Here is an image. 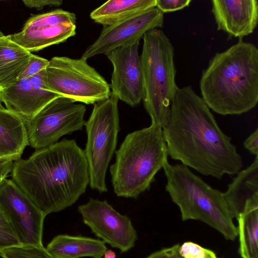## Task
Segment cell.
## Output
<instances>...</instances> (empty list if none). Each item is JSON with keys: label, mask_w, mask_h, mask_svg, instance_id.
Segmentation results:
<instances>
[{"label": "cell", "mask_w": 258, "mask_h": 258, "mask_svg": "<svg viewBox=\"0 0 258 258\" xmlns=\"http://www.w3.org/2000/svg\"><path fill=\"white\" fill-rule=\"evenodd\" d=\"M84 223L103 241L124 252L135 245L137 232L130 219L120 214L107 201L90 198L80 205Z\"/></svg>", "instance_id": "7c38bea8"}, {"label": "cell", "mask_w": 258, "mask_h": 258, "mask_svg": "<svg viewBox=\"0 0 258 258\" xmlns=\"http://www.w3.org/2000/svg\"><path fill=\"white\" fill-rule=\"evenodd\" d=\"M163 129L151 124L128 134L115 152L109 169L114 193L136 198L148 189L157 173L168 162Z\"/></svg>", "instance_id": "277c9868"}, {"label": "cell", "mask_w": 258, "mask_h": 258, "mask_svg": "<svg viewBox=\"0 0 258 258\" xmlns=\"http://www.w3.org/2000/svg\"><path fill=\"white\" fill-rule=\"evenodd\" d=\"M14 161L11 159L0 166V183L11 173Z\"/></svg>", "instance_id": "4dcf8cb0"}, {"label": "cell", "mask_w": 258, "mask_h": 258, "mask_svg": "<svg viewBox=\"0 0 258 258\" xmlns=\"http://www.w3.org/2000/svg\"><path fill=\"white\" fill-rule=\"evenodd\" d=\"M3 107V105H2V102H1V100H0V108Z\"/></svg>", "instance_id": "e575fe53"}, {"label": "cell", "mask_w": 258, "mask_h": 258, "mask_svg": "<svg viewBox=\"0 0 258 258\" xmlns=\"http://www.w3.org/2000/svg\"><path fill=\"white\" fill-rule=\"evenodd\" d=\"M155 7L156 0H110L93 10L90 16L95 22L107 26Z\"/></svg>", "instance_id": "44dd1931"}, {"label": "cell", "mask_w": 258, "mask_h": 258, "mask_svg": "<svg viewBox=\"0 0 258 258\" xmlns=\"http://www.w3.org/2000/svg\"><path fill=\"white\" fill-rule=\"evenodd\" d=\"M61 97L49 90L45 83V69L29 78L18 80L0 90V100L7 109L25 121L32 118L54 99Z\"/></svg>", "instance_id": "9a60e30c"}, {"label": "cell", "mask_w": 258, "mask_h": 258, "mask_svg": "<svg viewBox=\"0 0 258 258\" xmlns=\"http://www.w3.org/2000/svg\"><path fill=\"white\" fill-rule=\"evenodd\" d=\"M140 55L142 64L145 108L151 124L162 129L167 124L171 106L178 87L175 82L174 47L160 29L144 35Z\"/></svg>", "instance_id": "8992f818"}, {"label": "cell", "mask_w": 258, "mask_h": 258, "mask_svg": "<svg viewBox=\"0 0 258 258\" xmlns=\"http://www.w3.org/2000/svg\"><path fill=\"white\" fill-rule=\"evenodd\" d=\"M31 54L8 36L0 39V90L17 81Z\"/></svg>", "instance_id": "ffe728a7"}, {"label": "cell", "mask_w": 258, "mask_h": 258, "mask_svg": "<svg viewBox=\"0 0 258 258\" xmlns=\"http://www.w3.org/2000/svg\"><path fill=\"white\" fill-rule=\"evenodd\" d=\"M202 98L209 108L223 115H239L258 102V49L239 40L216 53L203 70Z\"/></svg>", "instance_id": "3957f363"}, {"label": "cell", "mask_w": 258, "mask_h": 258, "mask_svg": "<svg viewBox=\"0 0 258 258\" xmlns=\"http://www.w3.org/2000/svg\"><path fill=\"white\" fill-rule=\"evenodd\" d=\"M163 133L168 155L204 175L220 179L237 174L243 166L231 138L191 86L178 88Z\"/></svg>", "instance_id": "6da1fadb"}, {"label": "cell", "mask_w": 258, "mask_h": 258, "mask_svg": "<svg viewBox=\"0 0 258 258\" xmlns=\"http://www.w3.org/2000/svg\"><path fill=\"white\" fill-rule=\"evenodd\" d=\"M5 36V35H4V34L1 31H0V39Z\"/></svg>", "instance_id": "836d02e7"}, {"label": "cell", "mask_w": 258, "mask_h": 258, "mask_svg": "<svg viewBox=\"0 0 258 258\" xmlns=\"http://www.w3.org/2000/svg\"><path fill=\"white\" fill-rule=\"evenodd\" d=\"M244 146L250 153L257 156L258 155V128L251 134L245 140Z\"/></svg>", "instance_id": "f546056e"}, {"label": "cell", "mask_w": 258, "mask_h": 258, "mask_svg": "<svg viewBox=\"0 0 258 258\" xmlns=\"http://www.w3.org/2000/svg\"><path fill=\"white\" fill-rule=\"evenodd\" d=\"M45 83L51 91L75 102L94 104L111 95L110 85L82 57H52L45 69Z\"/></svg>", "instance_id": "ba28073f"}, {"label": "cell", "mask_w": 258, "mask_h": 258, "mask_svg": "<svg viewBox=\"0 0 258 258\" xmlns=\"http://www.w3.org/2000/svg\"><path fill=\"white\" fill-rule=\"evenodd\" d=\"M86 110L84 105L70 99H54L25 121L29 145L36 150L44 148L58 142L63 136L81 130Z\"/></svg>", "instance_id": "9c48e42d"}, {"label": "cell", "mask_w": 258, "mask_h": 258, "mask_svg": "<svg viewBox=\"0 0 258 258\" xmlns=\"http://www.w3.org/2000/svg\"><path fill=\"white\" fill-rule=\"evenodd\" d=\"M48 63V60L32 53L28 63L19 76L18 80L29 78L38 74L46 68Z\"/></svg>", "instance_id": "484cf974"}, {"label": "cell", "mask_w": 258, "mask_h": 258, "mask_svg": "<svg viewBox=\"0 0 258 258\" xmlns=\"http://www.w3.org/2000/svg\"><path fill=\"white\" fill-rule=\"evenodd\" d=\"M166 191L179 208L182 221L197 220L211 226L227 240H234L238 229L223 192L212 187L183 164L163 167Z\"/></svg>", "instance_id": "5b68a950"}, {"label": "cell", "mask_w": 258, "mask_h": 258, "mask_svg": "<svg viewBox=\"0 0 258 258\" xmlns=\"http://www.w3.org/2000/svg\"><path fill=\"white\" fill-rule=\"evenodd\" d=\"M12 179L45 215L73 205L89 184L84 151L64 139L14 162Z\"/></svg>", "instance_id": "7a4b0ae2"}, {"label": "cell", "mask_w": 258, "mask_h": 258, "mask_svg": "<svg viewBox=\"0 0 258 258\" xmlns=\"http://www.w3.org/2000/svg\"><path fill=\"white\" fill-rule=\"evenodd\" d=\"M46 249L53 258H101L107 250L102 240L63 234L54 237Z\"/></svg>", "instance_id": "d6986e66"}, {"label": "cell", "mask_w": 258, "mask_h": 258, "mask_svg": "<svg viewBox=\"0 0 258 258\" xmlns=\"http://www.w3.org/2000/svg\"><path fill=\"white\" fill-rule=\"evenodd\" d=\"M0 208L21 244L43 245L46 216L12 179L5 178L0 183Z\"/></svg>", "instance_id": "30bf717a"}, {"label": "cell", "mask_w": 258, "mask_h": 258, "mask_svg": "<svg viewBox=\"0 0 258 258\" xmlns=\"http://www.w3.org/2000/svg\"><path fill=\"white\" fill-rule=\"evenodd\" d=\"M22 2L27 7L37 10L42 9L46 6L58 7L63 3L61 0H23Z\"/></svg>", "instance_id": "f1b7e54d"}, {"label": "cell", "mask_w": 258, "mask_h": 258, "mask_svg": "<svg viewBox=\"0 0 258 258\" xmlns=\"http://www.w3.org/2000/svg\"><path fill=\"white\" fill-rule=\"evenodd\" d=\"M179 252L183 258H217L213 251L192 242L183 243Z\"/></svg>", "instance_id": "d4e9b609"}, {"label": "cell", "mask_w": 258, "mask_h": 258, "mask_svg": "<svg viewBox=\"0 0 258 258\" xmlns=\"http://www.w3.org/2000/svg\"><path fill=\"white\" fill-rule=\"evenodd\" d=\"M237 220L242 258H258V195L248 200Z\"/></svg>", "instance_id": "7402d4cb"}, {"label": "cell", "mask_w": 258, "mask_h": 258, "mask_svg": "<svg viewBox=\"0 0 258 258\" xmlns=\"http://www.w3.org/2000/svg\"><path fill=\"white\" fill-rule=\"evenodd\" d=\"M104 258H116L115 253L111 250H106L104 254Z\"/></svg>", "instance_id": "1f68e13d"}, {"label": "cell", "mask_w": 258, "mask_h": 258, "mask_svg": "<svg viewBox=\"0 0 258 258\" xmlns=\"http://www.w3.org/2000/svg\"><path fill=\"white\" fill-rule=\"evenodd\" d=\"M139 44L138 42L105 54L113 68L110 85L111 94L132 107L140 104L144 96Z\"/></svg>", "instance_id": "5bb4252c"}, {"label": "cell", "mask_w": 258, "mask_h": 258, "mask_svg": "<svg viewBox=\"0 0 258 258\" xmlns=\"http://www.w3.org/2000/svg\"><path fill=\"white\" fill-rule=\"evenodd\" d=\"M223 196L233 217L237 219L246 201L258 195V156L246 169L239 171Z\"/></svg>", "instance_id": "ac0fdd59"}, {"label": "cell", "mask_w": 258, "mask_h": 258, "mask_svg": "<svg viewBox=\"0 0 258 258\" xmlns=\"http://www.w3.org/2000/svg\"><path fill=\"white\" fill-rule=\"evenodd\" d=\"M20 244L13 228L0 208V250Z\"/></svg>", "instance_id": "cb8c5ba5"}, {"label": "cell", "mask_w": 258, "mask_h": 258, "mask_svg": "<svg viewBox=\"0 0 258 258\" xmlns=\"http://www.w3.org/2000/svg\"><path fill=\"white\" fill-rule=\"evenodd\" d=\"M191 2V0H156V8L163 14L183 9Z\"/></svg>", "instance_id": "4316f807"}, {"label": "cell", "mask_w": 258, "mask_h": 258, "mask_svg": "<svg viewBox=\"0 0 258 258\" xmlns=\"http://www.w3.org/2000/svg\"><path fill=\"white\" fill-rule=\"evenodd\" d=\"M11 160L10 159H3V158H0V166L4 164L5 162H6L7 161Z\"/></svg>", "instance_id": "d6a6232c"}, {"label": "cell", "mask_w": 258, "mask_h": 258, "mask_svg": "<svg viewBox=\"0 0 258 258\" xmlns=\"http://www.w3.org/2000/svg\"><path fill=\"white\" fill-rule=\"evenodd\" d=\"M211 11L217 30L226 33L228 39L239 40L253 33L258 23L256 0H212Z\"/></svg>", "instance_id": "2e32d148"}, {"label": "cell", "mask_w": 258, "mask_h": 258, "mask_svg": "<svg viewBox=\"0 0 258 258\" xmlns=\"http://www.w3.org/2000/svg\"><path fill=\"white\" fill-rule=\"evenodd\" d=\"M164 14L155 7L103 26L98 38L89 45L81 57L88 59L99 54H106L120 47L140 42L147 32L163 27Z\"/></svg>", "instance_id": "4fadbf2b"}, {"label": "cell", "mask_w": 258, "mask_h": 258, "mask_svg": "<svg viewBox=\"0 0 258 258\" xmlns=\"http://www.w3.org/2000/svg\"><path fill=\"white\" fill-rule=\"evenodd\" d=\"M76 22L74 13L55 10L32 16L20 32L8 36L29 52L36 51L75 35Z\"/></svg>", "instance_id": "8fae6325"}, {"label": "cell", "mask_w": 258, "mask_h": 258, "mask_svg": "<svg viewBox=\"0 0 258 258\" xmlns=\"http://www.w3.org/2000/svg\"><path fill=\"white\" fill-rule=\"evenodd\" d=\"M28 145L24 119L6 108H0V158L19 160Z\"/></svg>", "instance_id": "e0dca14e"}, {"label": "cell", "mask_w": 258, "mask_h": 258, "mask_svg": "<svg viewBox=\"0 0 258 258\" xmlns=\"http://www.w3.org/2000/svg\"><path fill=\"white\" fill-rule=\"evenodd\" d=\"M2 258H53L43 245H22L0 250Z\"/></svg>", "instance_id": "603a6c76"}, {"label": "cell", "mask_w": 258, "mask_h": 258, "mask_svg": "<svg viewBox=\"0 0 258 258\" xmlns=\"http://www.w3.org/2000/svg\"><path fill=\"white\" fill-rule=\"evenodd\" d=\"M118 98L110 97L94 104L85 126L87 142L84 150L87 162L89 184L100 192L107 191L106 174L115 150L119 129Z\"/></svg>", "instance_id": "52a82bcc"}, {"label": "cell", "mask_w": 258, "mask_h": 258, "mask_svg": "<svg viewBox=\"0 0 258 258\" xmlns=\"http://www.w3.org/2000/svg\"><path fill=\"white\" fill-rule=\"evenodd\" d=\"M179 244L156 251L146 258H183L179 252Z\"/></svg>", "instance_id": "83f0119b"}]
</instances>
